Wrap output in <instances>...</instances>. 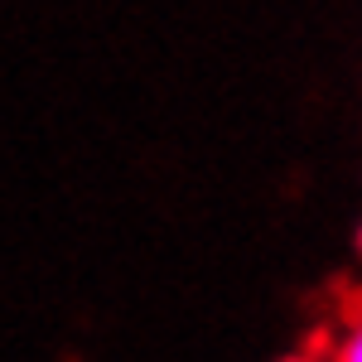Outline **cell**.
<instances>
[{
	"label": "cell",
	"instance_id": "cell-2",
	"mask_svg": "<svg viewBox=\"0 0 362 362\" xmlns=\"http://www.w3.org/2000/svg\"><path fill=\"white\" fill-rule=\"evenodd\" d=\"M353 242H358V251H362V223H358V232H353Z\"/></svg>",
	"mask_w": 362,
	"mask_h": 362
},
{
	"label": "cell",
	"instance_id": "cell-1",
	"mask_svg": "<svg viewBox=\"0 0 362 362\" xmlns=\"http://www.w3.org/2000/svg\"><path fill=\"white\" fill-rule=\"evenodd\" d=\"M334 362H362V309L343 324V334L334 343Z\"/></svg>",
	"mask_w": 362,
	"mask_h": 362
}]
</instances>
